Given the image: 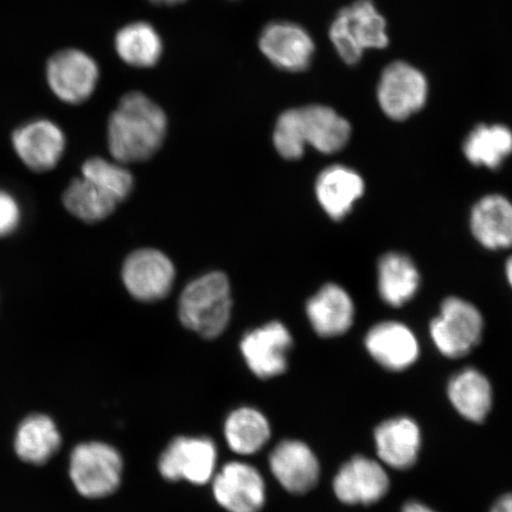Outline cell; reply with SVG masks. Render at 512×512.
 Here are the masks:
<instances>
[{
	"label": "cell",
	"instance_id": "cell-1",
	"mask_svg": "<svg viewBox=\"0 0 512 512\" xmlns=\"http://www.w3.org/2000/svg\"><path fill=\"white\" fill-rule=\"evenodd\" d=\"M168 118L155 101L140 92L121 98L108 121V147L120 164L145 162L162 147Z\"/></svg>",
	"mask_w": 512,
	"mask_h": 512
},
{
	"label": "cell",
	"instance_id": "cell-2",
	"mask_svg": "<svg viewBox=\"0 0 512 512\" xmlns=\"http://www.w3.org/2000/svg\"><path fill=\"white\" fill-rule=\"evenodd\" d=\"M351 126L347 119L329 106L310 105L291 108L277 120L273 143L279 155L288 160L304 156L306 146L332 155L349 143Z\"/></svg>",
	"mask_w": 512,
	"mask_h": 512
},
{
	"label": "cell",
	"instance_id": "cell-3",
	"mask_svg": "<svg viewBox=\"0 0 512 512\" xmlns=\"http://www.w3.org/2000/svg\"><path fill=\"white\" fill-rule=\"evenodd\" d=\"M232 310L229 280L214 272L192 281L179 302V318L189 330L215 338L226 330Z\"/></svg>",
	"mask_w": 512,
	"mask_h": 512
},
{
	"label": "cell",
	"instance_id": "cell-4",
	"mask_svg": "<svg viewBox=\"0 0 512 512\" xmlns=\"http://www.w3.org/2000/svg\"><path fill=\"white\" fill-rule=\"evenodd\" d=\"M329 36L341 59L354 66L364 51L388 46L386 19L377 11L373 0H356L338 12Z\"/></svg>",
	"mask_w": 512,
	"mask_h": 512
},
{
	"label": "cell",
	"instance_id": "cell-5",
	"mask_svg": "<svg viewBox=\"0 0 512 512\" xmlns=\"http://www.w3.org/2000/svg\"><path fill=\"white\" fill-rule=\"evenodd\" d=\"M123 466V458L113 446L89 441L70 454L69 477L81 496L104 498L119 488Z\"/></svg>",
	"mask_w": 512,
	"mask_h": 512
},
{
	"label": "cell",
	"instance_id": "cell-6",
	"mask_svg": "<svg viewBox=\"0 0 512 512\" xmlns=\"http://www.w3.org/2000/svg\"><path fill=\"white\" fill-rule=\"evenodd\" d=\"M484 318L475 305L459 297L441 303L439 315L430 324V335L441 355L458 360L482 341Z\"/></svg>",
	"mask_w": 512,
	"mask_h": 512
},
{
	"label": "cell",
	"instance_id": "cell-7",
	"mask_svg": "<svg viewBox=\"0 0 512 512\" xmlns=\"http://www.w3.org/2000/svg\"><path fill=\"white\" fill-rule=\"evenodd\" d=\"M428 82L418 68L407 62H394L383 70L377 100L389 119L403 121L424 108Z\"/></svg>",
	"mask_w": 512,
	"mask_h": 512
},
{
	"label": "cell",
	"instance_id": "cell-8",
	"mask_svg": "<svg viewBox=\"0 0 512 512\" xmlns=\"http://www.w3.org/2000/svg\"><path fill=\"white\" fill-rule=\"evenodd\" d=\"M217 462L214 441L209 438H176L159 459L160 475L170 482L185 480L204 485L213 480Z\"/></svg>",
	"mask_w": 512,
	"mask_h": 512
},
{
	"label": "cell",
	"instance_id": "cell-9",
	"mask_svg": "<svg viewBox=\"0 0 512 512\" xmlns=\"http://www.w3.org/2000/svg\"><path fill=\"white\" fill-rule=\"evenodd\" d=\"M99 76L98 64L78 49L62 50L48 62L47 78L51 91L67 104L79 105L91 98Z\"/></svg>",
	"mask_w": 512,
	"mask_h": 512
},
{
	"label": "cell",
	"instance_id": "cell-10",
	"mask_svg": "<svg viewBox=\"0 0 512 512\" xmlns=\"http://www.w3.org/2000/svg\"><path fill=\"white\" fill-rule=\"evenodd\" d=\"M259 48L274 67L288 73H302L309 68L316 50L309 32L292 22L266 25L259 37Z\"/></svg>",
	"mask_w": 512,
	"mask_h": 512
},
{
	"label": "cell",
	"instance_id": "cell-11",
	"mask_svg": "<svg viewBox=\"0 0 512 512\" xmlns=\"http://www.w3.org/2000/svg\"><path fill=\"white\" fill-rule=\"evenodd\" d=\"M213 494L228 512H259L266 503V484L251 464L232 462L215 473Z\"/></svg>",
	"mask_w": 512,
	"mask_h": 512
},
{
	"label": "cell",
	"instance_id": "cell-12",
	"mask_svg": "<svg viewBox=\"0 0 512 512\" xmlns=\"http://www.w3.org/2000/svg\"><path fill=\"white\" fill-rule=\"evenodd\" d=\"M123 280L134 298L142 302H156L168 296L174 284L175 268L162 252L142 249L128 256Z\"/></svg>",
	"mask_w": 512,
	"mask_h": 512
},
{
	"label": "cell",
	"instance_id": "cell-13",
	"mask_svg": "<svg viewBox=\"0 0 512 512\" xmlns=\"http://www.w3.org/2000/svg\"><path fill=\"white\" fill-rule=\"evenodd\" d=\"M292 345L290 331L283 324L272 322L243 337L241 352L249 369L267 380L285 373Z\"/></svg>",
	"mask_w": 512,
	"mask_h": 512
},
{
	"label": "cell",
	"instance_id": "cell-14",
	"mask_svg": "<svg viewBox=\"0 0 512 512\" xmlns=\"http://www.w3.org/2000/svg\"><path fill=\"white\" fill-rule=\"evenodd\" d=\"M390 480L382 464L356 456L342 465L334 479L336 497L348 505H370L388 494Z\"/></svg>",
	"mask_w": 512,
	"mask_h": 512
},
{
	"label": "cell",
	"instance_id": "cell-15",
	"mask_svg": "<svg viewBox=\"0 0 512 512\" xmlns=\"http://www.w3.org/2000/svg\"><path fill=\"white\" fill-rule=\"evenodd\" d=\"M19 159L35 172L53 170L66 149V137L59 126L46 119L30 121L12 134Z\"/></svg>",
	"mask_w": 512,
	"mask_h": 512
},
{
	"label": "cell",
	"instance_id": "cell-16",
	"mask_svg": "<svg viewBox=\"0 0 512 512\" xmlns=\"http://www.w3.org/2000/svg\"><path fill=\"white\" fill-rule=\"evenodd\" d=\"M368 354L389 371H403L418 361L420 345L406 324L386 320L371 326L364 338Z\"/></svg>",
	"mask_w": 512,
	"mask_h": 512
},
{
	"label": "cell",
	"instance_id": "cell-17",
	"mask_svg": "<svg viewBox=\"0 0 512 512\" xmlns=\"http://www.w3.org/2000/svg\"><path fill=\"white\" fill-rule=\"evenodd\" d=\"M270 467L274 478L290 494H307L318 484V459L303 441H281L271 453Z\"/></svg>",
	"mask_w": 512,
	"mask_h": 512
},
{
	"label": "cell",
	"instance_id": "cell-18",
	"mask_svg": "<svg viewBox=\"0 0 512 512\" xmlns=\"http://www.w3.org/2000/svg\"><path fill=\"white\" fill-rule=\"evenodd\" d=\"M377 456L395 470H408L418 462L421 432L408 416L383 421L374 433Z\"/></svg>",
	"mask_w": 512,
	"mask_h": 512
},
{
	"label": "cell",
	"instance_id": "cell-19",
	"mask_svg": "<svg viewBox=\"0 0 512 512\" xmlns=\"http://www.w3.org/2000/svg\"><path fill=\"white\" fill-rule=\"evenodd\" d=\"M366 184L358 172L344 165H332L317 178V200L332 220L342 221L361 200Z\"/></svg>",
	"mask_w": 512,
	"mask_h": 512
},
{
	"label": "cell",
	"instance_id": "cell-20",
	"mask_svg": "<svg viewBox=\"0 0 512 512\" xmlns=\"http://www.w3.org/2000/svg\"><path fill=\"white\" fill-rule=\"evenodd\" d=\"M470 229L480 245L490 251L512 247V202L498 194L486 195L475 204Z\"/></svg>",
	"mask_w": 512,
	"mask_h": 512
},
{
	"label": "cell",
	"instance_id": "cell-21",
	"mask_svg": "<svg viewBox=\"0 0 512 512\" xmlns=\"http://www.w3.org/2000/svg\"><path fill=\"white\" fill-rule=\"evenodd\" d=\"M306 313L320 337H338L347 334L354 324L355 305L343 287L328 284L307 302Z\"/></svg>",
	"mask_w": 512,
	"mask_h": 512
},
{
	"label": "cell",
	"instance_id": "cell-22",
	"mask_svg": "<svg viewBox=\"0 0 512 512\" xmlns=\"http://www.w3.org/2000/svg\"><path fill=\"white\" fill-rule=\"evenodd\" d=\"M447 396L454 409L475 424H483L494 403L488 377L476 368H465L453 375L447 384Z\"/></svg>",
	"mask_w": 512,
	"mask_h": 512
},
{
	"label": "cell",
	"instance_id": "cell-23",
	"mask_svg": "<svg viewBox=\"0 0 512 512\" xmlns=\"http://www.w3.org/2000/svg\"><path fill=\"white\" fill-rule=\"evenodd\" d=\"M421 284L418 267L408 255L389 252L377 265V288L384 303L393 307L408 304Z\"/></svg>",
	"mask_w": 512,
	"mask_h": 512
},
{
	"label": "cell",
	"instance_id": "cell-24",
	"mask_svg": "<svg viewBox=\"0 0 512 512\" xmlns=\"http://www.w3.org/2000/svg\"><path fill=\"white\" fill-rule=\"evenodd\" d=\"M62 437L55 421L44 414H32L22 421L15 435V452L22 462L43 465L60 450Z\"/></svg>",
	"mask_w": 512,
	"mask_h": 512
},
{
	"label": "cell",
	"instance_id": "cell-25",
	"mask_svg": "<svg viewBox=\"0 0 512 512\" xmlns=\"http://www.w3.org/2000/svg\"><path fill=\"white\" fill-rule=\"evenodd\" d=\"M115 50L128 66L152 68L162 59L163 41L150 23L134 22L118 31Z\"/></svg>",
	"mask_w": 512,
	"mask_h": 512
},
{
	"label": "cell",
	"instance_id": "cell-26",
	"mask_svg": "<svg viewBox=\"0 0 512 512\" xmlns=\"http://www.w3.org/2000/svg\"><path fill=\"white\" fill-rule=\"evenodd\" d=\"M224 437L235 453L251 456L271 439L270 422L258 409L241 407L228 415Z\"/></svg>",
	"mask_w": 512,
	"mask_h": 512
},
{
	"label": "cell",
	"instance_id": "cell-27",
	"mask_svg": "<svg viewBox=\"0 0 512 512\" xmlns=\"http://www.w3.org/2000/svg\"><path fill=\"white\" fill-rule=\"evenodd\" d=\"M463 151L472 165L497 170L512 155V131L504 125H479L466 137Z\"/></svg>",
	"mask_w": 512,
	"mask_h": 512
},
{
	"label": "cell",
	"instance_id": "cell-28",
	"mask_svg": "<svg viewBox=\"0 0 512 512\" xmlns=\"http://www.w3.org/2000/svg\"><path fill=\"white\" fill-rule=\"evenodd\" d=\"M62 201L70 214L87 223L107 219L119 204L114 197L85 177L76 178L69 184Z\"/></svg>",
	"mask_w": 512,
	"mask_h": 512
},
{
	"label": "cell",
	"instance_id": "cell-29",
	"mask_svg": "<svg viewBox=\"0 0 512 512\" xmlns=\"http://www.w3.org/2000/svg\"><path fill=\"white\" fill-rule=\"evenodd\" d=\"M82 177L98 185L119 203L131 194L133 177L121 164L108 162L104 158L88 159L82 166Z\"/></svg>",
	"mask_w": 512,
	"mask_h": 512
},
{
	"label": "cell",
	"instance_id": "cell-30",
	"mask_svg": "<svg viewBox=\"0 0 512 512\" xmlns=\"http://www.w3.org/2000/svg\"><path fill=\"white\" fill-rule=\"evenodd\" d=\"M21 222V204L11 192L0 189V238L14 234Z\"/></svg>",
	"mask_w": 512,
	"mask_h": 512
},
{
	"label": "cell",
	"instance_id": "cell-31",
	"mask_svg": "<svg viewBox=\"0 0 512 512\" xmlns=\"http://www.w3.org/2000/svg\"><path fill=\"white\" fill-rule=\"evenodd\" d=\"M490 512H512V492L499 497Z\"/></svg>",
	"mask_w": 512,
	"mask_h": 512
},
{
	"label": "cell",
	"instance_id": "cell-32",
	"mask_svg": "<svg viewBox=\"0 0 512 512\" xmlns=\"http://www.w3.org/2000/svg\"><path fill=\"white\" fill-rule=\"evenodd\" d=\"M402 512H437L427 507V505L422 504L420 502H408L405 507H403Z\"/></svg>",
	"mask_w": 512,
	"mask_h": 512
},
{
	"label": "cell",
	"instance_id": "cell-33",
	"mask_svg": "<svg viewBox=\"0 0 512 512\" xmlns=\"http://www.w3.org/2000/svg\"><path fill=\"white\" fill-rule=\"evenodd\" d=\"M150 2L156 5L174 6L184 3L185 0H150Z\"/></svg>",
	"mask_w": 512,
	"mask_h": 512
},
{
	"label": "cell",
	"instance_id": "cell-34",
	"mask_svg": "<svg viewBox=\"0 0 512 512\" xmlns=\"http://www.w3.org/2000/svg\"><path fill=\"white\" fill-rule=\"evenodd\" d=\"M505 277H507L508 283L512 288V256L505 264Z\"/></svg>",
	"mask_w": 512,
	"mask_h": 512
}]
</instances>
